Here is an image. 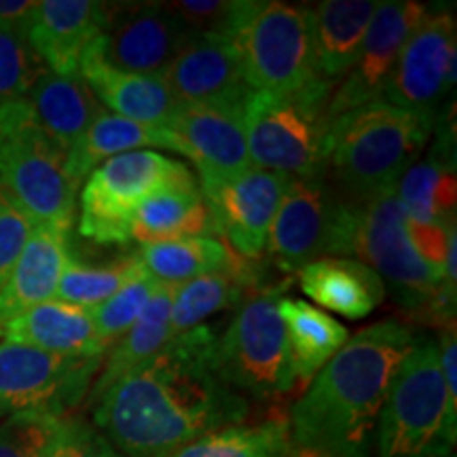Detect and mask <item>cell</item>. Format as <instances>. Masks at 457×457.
Segmentation results:
<instances>
[{"label":"cell","instance_id":"obj_1","mask_svg":"<svg viewBox=\"0 0 457 457\" xmlns=\"http://www.w3.org/2000/svg\"><path fill=\"white\" fill-rule=\"evenodd\" d=\"M210 327L176 335L91 403L96 428L123 457H171L220 428L242 424L248 400L216 370Z\"/></svg>","mask_w":457,"mask_h":457},{"label":"cell","instance_id":"obj_2","mask_svg":"<svg viewBox=\"0 0 457 457\" xmlns=\"http://www.w3.org/2000/svg\"><path fill=\"white\" fill-rule=\"evenodd\" d=\"M415 339L413 327L392 318L350 337L290 409L293 449L369 457L386 394Z\"/></svg>","mask_w":457,"mask_h":457},{"label":"cell","instance_id":"obj_3","mask_svg":"<svg viewBox=\"0 0 457 457\" xmlns=\"http://www.w3.org/2000/svg\"><path fill=\"white\" fill-rule=\"evenodd\" d=\"M434 123V117L386 100L339 114L327 138V171L333 174V187L353 204L396 187L426 148Z\"/></svg>","mask_w":457,"mask_h":457},{"label":"cell","instance_id":"obj_4","mask_svg":"<svg viewBox=\"0 0 457 457\" xmlns=\"http://www.w3.org/2000/svg\"><path fill=\"white\" fill-rule=\"evenodd\" d=\"M353 256L392 288L411 316L441 330L455 324V293L445 286L443 271L417 256L407 237V214L396 187L384 188L358 204Z\"/></svg>","mask_w":457,"mask_h":457},{"label":"cell","instance_id":"obj_5","mask_svg":"<svg viewBox=\"0 0 457 457\" xmlns=\"http://www.w3.org/2000/svg\"><path fill=\"white\" fill-rule=\"evenodd\" d=\"M457 411L441 373L438 341L420 337L394 375L377 420L379 457L447 455L455 445Z\"/></svg>","mask_w":457,"mask_h":457},{"label":"cell","instance_id":"obj_6","mask_svg":"<svg viewBox=\"0 0 457 457\" xmlns=\"http://www.w3.org/2000/svg\"><path fill=\"white\" fill-rule=\"evenodd\" d=\"M231 41L253 91L296 96L327 85L318 77L310 7L279 0H245Z\"/></svg>","mask_w":457,"mask_h":457},{"label":"cell","instance_id":"obj_7","mask_svg":"<svg viewBox=\"0 0 457 457\" xmlns=\"http://www.w3.org/2000/svg\"><path fill=\"white\" fill-rule=\"evenodd\" d=\"M0 193L32 225L72 228L77 185L66 170V153L34 123L26 100L0 106Z\"/></svg>","mask_w":457,"mask_h":457},{"label":"cell","instance_id":"obj_8","mask_svg":"<svg viewBox=\"0 0 457 457\" xmlns=\"http://www.w3.org/2000/svg\"><path fill=\"white\" fill-rule=\"evenodd\" d=\"M333 87L273 96L250 91L245 98V138L253 168L290 179H324Z\"/></svg>","mask_w":457,"mask_h":457},{"label":"cell","instance_id":"obj_9","mask_svg":"<svg viewBox=\"0 0 457 457\" xmlns=\"http://www.w3.org/2000/svg\"><path fill=\"white\" fill-rule=\"evenodd\" d=\"M288 282L254 288L239 303L227 330L216 339V370L245 398H278L296 386L279 299Z\"/></svg>","mask_w":457,"mask_h":457},{"label":"cell","instance_id":"obj_10","mask_svg":"<svg viewBox=\"0 0 457 457\" xmlns=\"http://www.w3.org/2000/svg\"><path fill=\"white\" fill-rule=\"evenodd\" d=\"M358 204L324 179H290L273 219L267 253L279 270L299 273L327 256L353 254Z\"/></svg>","mask_w":457,"mask_h":457},{"label":"cell","instance_id":"obj_11","mask_svg":"<svg viewBox=\"0 0 457 457\" xmlns=\"http://www.w3.org/2000/svg\"><path fill=\"white\" fill-rule=\"evenodd\" d=\"M188 174L193 171L185 163L155 151L108 159L85 179L79 233L102 245L131 242V219L142 199Z\"/></svg>","mask_w":457,"mask_h":457},{"label":"cell","instance_id":"obj_12","mask_svg":"<svg viewBox=\"0 0 457 457\" xmlns=\"http://www.w3.org/2000/svg\"><path fill=\"white\" fill-rule=\"evenodd\" d=\"M102 358H72L9 339L0 328V417H64L89 394Z\"/></svg>","mask_w":457,"mask_h":457},{"label":"cell","instance_id":"obj_13","mask_svg":"<svg viewBox=\"0 0 457 457\" xmlns=\"http://www.w3.org/2000/svg\"><path fill=\"white\" fill-rule=\"evenodd\" d=\"M457 26L449 9H430L394 66L381 100L434 117L455 85Z\"/></svg>","mask_w":457,"mask_h":457},{"label":"cell","instance_id":"obj_14","mask_svg":"<svg viewBox=\"0 0 457 457\" xmlns=\"http://www.w3.org/2000/svg\"><path fill=\"white\" fill-rule=\"evenodd\" d=\"M426 13L428 4L413 0L377 3L356 62L341 79L339 87L330 94L327 108L330 121L343 112L381 100L404 45Z\"/></svg>","mask_w":457,"mask_h":457},{"label":"cell","instance_id":"obj_15","mask_svg":"<svg viewBox=\"0 0 457 457\" xmlns=\"http://www.w3.org/2000/svg\"><path fill=\"white\" fill-rule=\"evenodd\" d=\"M191 34L163 3L108 4L102 55L117 71L163 77Z\"/></svg>","mask_w":457,"mask_h":457},{"label":"cell","instance_id":"obj_16","mask_svg":"<svg viewBox=\"0 0 457 457\" xmlns=\"http://www.w3.org/2000/svg\"><path fill=\"white\" fill-rule=\"evenodd\" d=\"M245 100L179 104L170 131L185 142L199 171V188L210 191L253 168L245 138Z\"/></svg>","mask_w":457,"mask_h":457},{"label":"cell","instance_id":"obj_17","mask_svg":"<svg viewBox=\"0 0 457 457\" xmlns=\"http://www.w3.org/2000/svg\"><path fill=\"white\" fill-rule=\"evenodd\" d=\"M290 176L250 168L225 185L202 191L214 233H220L239 259L254 261L267 250V239Z\"/></svg>","mask_w":457,"mask_h":457},{"label":"cell","instance_id":"obj_18","mask_svg":"<svg viewBox=\"0 0 457 457\" xmlns=\"http://www.w3.org/2000/svg\"><path fill=\"white\" fill-rule=\"evenodd\" d=\"M162 79L176 104L245 100L253 91L236 43L220 34H191Z\"/></svg>","mask_w":457,"mask_h":457},{"label":"cell","instance_id":"obj_19","mask_svg":"<svg viewBox=\"0 0 457 457\" xmlns=\"http://www.w3.org/2000/svg\"><path fill=\"white\" fill-rule=\"evenodd\" d=\"M106 3L43 0L34 11L28 41L54 74H79L85 49L104 30Z\"/></svg>","mask_w":457,"mask_h":457},{"label":"cell","instance_id":"obj_20","mask_svg":"<svg viewBox=\"0 0 457 457\" xmlns=\"http://www.w3.org/2000/svg\"><path fill=\"white\" fill-rule=\"evenodd\" d=\"M102 37V34H100ZM100 37L85 49L79 74L94 91L100 104L129 121L170 129L176 112V100L162 77L117 71L102 55Z\"/></svg>","mask_w":457,"mask_h":457},{"label":"cell","instance_id":"obj_21","mask_svg":"<svg viewBox=\"0 0 457 457\" xmlns=\"http://www.w3.org/2000/svg\"><path fill=\"white\" fill-rule=\"evenodd\" d=\"M71 228L34 225L13 271L0 288V328L45 301L55 299L57 284L71 261Z\"/></svg>","mask_w":457,"mask_h":457},{"label":"cell","instance_id":"obj_22","mask_svg":"<svg viewBox=\"0 0 457 457\" xmlns=\"http://www.w3.org/2000/svg\"><path fill=\"white\" fill-rule=\"evenodd\" d=\"M212 231V214L195 174L159 187L142 199L131 219V239L142 245L182 237H205V233Z\"/></svg>","mask_w":457,"mask_h":457},{"label":"cell","instance_id":"obj_23","mask_svg":"<svg viewBox=\"0 0 457 457\" xmlns=\"http://www.w3.org/2000/svg\"><path fill=\"white\" fill-rule=\"evenodd\" d=\"M9 339L72 358H102V345L91 312L64 301H45L3 327Z\"/></svg>","mask_w":457,"mask_h":457},{"label":"cell","instance_id":"obj_24","mask_svg":"<svg viewBox=\"0 0 457 457\" xmlns=\"http://www.w3.org/2000/svg\"><path fill=\"white\" fill-rule=\"evenodd\" d=\"M301 290L324 310L362 320L386 299V284L370 267L350 256H327L299 271Z\"/></svg>","mask_w":457,"mask_h":457},{"label":"cell","instance_id":"obj_25","mask_svg":"<svg viewBox=\"0 0 457 457\" xmlns=\"http://www.w3.org/2000/svg\"><path fill=\"white\" fill-rule=\"evenodd\" d=\"M26 104L34 123L64 153L71 151L104 112L81 74L64 77L49 71L28 91Z\"/></svg>","mask_w":457,"mask_h":457},{"label":"cell","instance_id":"obj_26","mask_svg":"<svg viewBox=\"0 0 457 457\" xmlns=\"http://www.w3.org/2000/svg\"><path fill=\"white\" fill-rule=\"evenodd\" d=\"M146 146L168 148L188 159V151L179 136L170 129L151 128L112 112H102L81 140L66 153V170L74 185H81L98 165L108 159L131 151H145Z\"/></svg>","mask_w":457,"mask_h":457},{"label":"cell","instance_id":"obj_27","mask_svg":"<svg viewBox=\"0 0 457 457\" xmlns=\"http://www.w3.org/2000/svg\"><path fill=\"white\" fill-rule=\"evenodd\" d=\"M375 9L373 0H324L313 9L318 77L330 87L356 62Z\"/></svg>","mask_w":457,"mask_h":457},{"label":"cell","instance_id":"obj_28","mask_svg":"<svg viewBox=\"0 0 457 457\" xmlns=\"http://www.w3.org/2000/svg\"><path fill=\"white\" fill-rule=\"evenodd\" d=\"M179 284H162L155 295L148 301L146 310L136 320V324L112 345V352L102 362L100 375L96 377L89 390V404L100 398L108 387L129 375L131 370L140 369L148 360L155 358L171 339L170 333V313L171 299Z\"/></svg>","mask_w":457,"mask_h":457},{"label":"cell","instance_id":"obj_29","mask_svg":"<svg viewBox=\"0 0 457 457\" xmlns=\"http://www.w3.org/2000/svg\"><path fill=\"white\" fill-rule=\"evenodd\" d=\"M279 316L288 337L290 364L296 384H310L337 352L350 339V330L330 313L318 310L312 303L293 296L279 299Z\"/></svg>","mask_w":457,"mask_h":457},{"label":"cell","instance_id":"obj_30","mask_svg":"<svg viewBox=\"0 0 457 457\" xmlns=\"http://www.w3.org/2000/svg\"><path fill=\"white\" fill-rule=\"evenodd\" d=\"M434 151L421 162H415L400 176L396 185L398 202L407 219L417 222H455L457 180L453 155L447 142H436Z\"/></svg>","mask_w":457,"mask_h":457},{"label":"cell","instance_id":"obj_31","mask_svg":"<svg viewBox=\"0 0 457 457\" xmlns=\"http://www.w3.org/2000/svg\"><path fill=\"white\" fill-rule=\"evenodd\" d=\"M138 259L163 284H185L208 273L233 271L245 265L225 242L208 236L142 245Z\"/></svg>","mask_w":457,"mask_h":457},{"label":"cell","instance_id":"obj_32","mask_svg":"<svg viewBox=\"0 0 457 457\" xmlns=\"http://www.w3.org/2000/svg\"><path fill=\"white\" fill-rule=\"evenodd\" d=\"M254 286L256 278L250 271L248 262L239 270L208 273V276L195 278L191 282L179 284L174 290V299H171V337L204 327L205 320L214 313L239 307V303Z\"/></svg>","mask_w":457,"mask_h":457},{"label":"cell","instance_id":"obj_33","mask_svg":"<svg viewBox=\"0 0 457 457\" xmlns=\"http://www.w3.org/2000/svg\"><path fill=\"white\" fill-rule=\"evenodd\" d=\"M293 441L286 417L261 424H236L205 434L171 457H290Z\"/></svg>","mask_w":457,"mask_h":457},{"label":"cell","instance_id":"obj_34","mask_svg":"<svg viewBox=\"0 0 457 457\" xmlns=\"http://www.w3.org/2000/svg\"><path fill=\"white\" fill-rule=\"evenodd\" d=\"M142 267L145 265H142L138 254L106 267L83 265L71 256L60 278V284H57L55 299L91 310V307L111 299L114 293H119Z\"/></svg>","mask_w":457,"mask_h":457},{"label":"cell","instance_id":"obj_35","mask_svg":"<svg viewBox=\"0 0 457 457\" xmlns=\"http://www.w3.org/2000/svg\"><path fill=\"white\" fill-rule=\"evenodd\" d=\"M163 282L153 278L145 267L123 286L119 293H114L111 299H106L100 305L91 307V318H94L96 330L102 345L112 347L128 330L134 327L136 320L146 310L148 301L155 295V290Z\"/></svg>","mask_w":457,"mask_h":457},{"label":"cell","instance_id":"obj_36","mask_svg":"<svg viewBox=\"0 0 457 457\" xmlns=\"http://www.w3.org/2000/svg\"><path fill=\"white\" fill-rule=\"evenodd\" d=\"M47 68L28 41V32L0 30V106L26 100Z\"/></svg>","mask_w":457,"mask_h":457},{"label":"cell","instance_id":"obj_37","mask_svg":"<svg viewBox=\"0 0 457 457\" xmlns=\"http://www.w3.org/2000/svg\"><path fill=\"white\" fill-rule=\"evenodd\" d=\"M66 417L15 413L0 421V457H49Z\"/></svg>","mask_w":457,"mask_h":457},{"label":"cell","instance_id":"obj_38","mask_svg":"<svg viewBox=\"0 0 457 457\" xmlns=\"http://www.w3.org/2000/svg\"><path fill=\"white\" fill-rule=\"evenodd\" d=\"M163 4L188 32L231 38L245 0H176Z\"/></svg>","mask_w":457,"mask_h":457},{"label":"cell","instance_id":"obj_39","mask_svg":"<svg viewBox=\"0 0 457 457\" xmlns=\"http://www.w3.org/2000/svg\"><path fill=\"white\" fill-rule=\"evenodd\" d=\"M32 222L7 195L0 193V288L13 271L32 233Z\"/></svg>","mask_w":457,"mask_h":457},{"label":"cell","instance_id":"obj_40","mask_svg":"<svg viewBox=\"0 0 457 457\" xmlns=\"http://www.w3.org/2000/svg\"><path fill=\"white\" fill-rule=\"evenodd\" d=\"M49 457H123L98 430L77 420H64Z\"/></svg>","mask_w":457,"mask_h":457},{"label":"cell","instance_id":"obj_41","mask_svg":"<svg viewBox=\"0 0 457 457\" xmlns=\"http://www.w3.org/2000/svg\"><path fill=\"white\" fill-rule=\"evenodd\" d=\"M455 228V222H417L407 219V237L421 261L443 271L449 253V236Z\"/></svg>","mask_w":457,"mask_h":457},{"label":"cell","instance_id":"obj_42","mask_svg":"<svg viewBox=\"0 0 457 457\" xmlns=\"http://www.w3.org/2000/svg\"><path fill=\"white\" fill-rule=\"evenodd\" d=\"M37 4L32 0H0V30H30Z\"/></svg>","mask_w":457,"mask_h":457},{"label":"cell","instance_id":"obj_43","mask_svg":"<svg viewBox=\"0 0 457 457\" xmlns=\"http://www.w3.org/2000/svg\"><path fill=\"white\" fill-rule=\"evenodd\" d=\"M290 457H322V455H313V453H305V451H295L293 449V455Z\"/></svg>","mask_w":457,"mask_h":457},{"label":"cell","instance_id":"obj_44","mask_svg":"<svg viewBox=\"0 0 457 457\" xmlns=\"http://www.w3.org/2000/svg\"><path fill=\"white\" fill-rule=\"evenodd\" d=\"M0 140H3V123H0Z\"/></svg>","mask_w":457,"mask_h":457},{"label":"cell","instance_id":"obj_45","mask_svg":"<svg viewBox=\"0 0 457 457\" xmlns=\"http://www.w3.org/2000/svg\"><path fill=\"white\" fill-rule=\"evenodd\" d=\"M430 457H447V455H430ZM451 457H453V455H451Z\"/></svg>","mask_w":457,"mask_h":457}]
</instances>
